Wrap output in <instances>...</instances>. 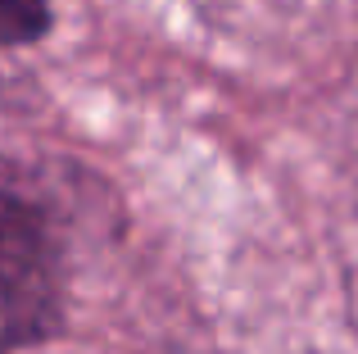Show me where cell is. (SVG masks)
Instances as JSON below:
<instances>
[{
  "mask_svg": "<svg viewBox=\"0 0 358 354\" xmlns=\"http://www.w3.org/2000/svg\"><path fill=\"white\" fill-rule=\"evenodd\" d=\"M50 27V0H0V45L41 41Z\"/></svg>",
  "mask_w": 358,
  "mask_h": 354,
  "instance_id": "cell-2",
  "label": "cell"
},
{
  "mask_svg": "<svg viewBox=\"0 0 358 354\" xmlns=\"http://www.w3.org/2000/svg\"><path fill=\"white\" fill-rule=\"evenodd\" d=\"M64 318V241L27 173L0 160V346L45 341Z\"/></svg>",
  "mask_w": 358,
  "mask_h": 354,
  "instance_id": "cell-1",
  "label": "cell"
},
{
  "mask_svg": "<svg viewBox=\"0 0 358 354\" xmlns=\"http://www.w3.org/2000/svg\"><path fill=\"white\" fill-rule=\"evenodd\" d=\"M0 354H5V346H0Z\"/></svg>",
  "mask_w": 358,
  "mask_h": 354,
  "instance_id": "cell-3",
  "label": "cell"
}]
</instances>
